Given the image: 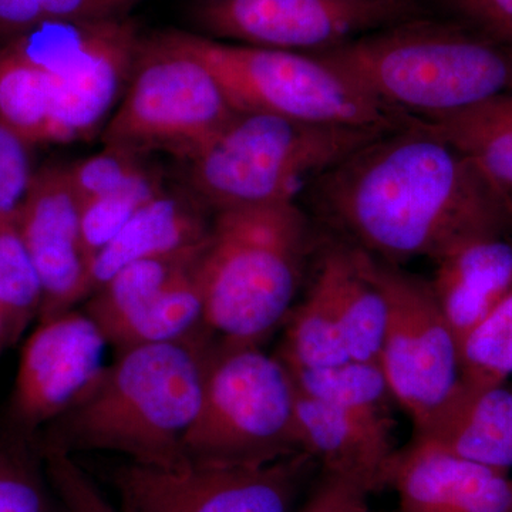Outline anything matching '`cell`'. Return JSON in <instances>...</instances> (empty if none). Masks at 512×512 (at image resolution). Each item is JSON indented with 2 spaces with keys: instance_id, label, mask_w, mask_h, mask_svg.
I'll use <instances>...</instances> for the list:
<instances>
[{
  "instance_id": "6da1fadb",
  "label": "cell",
  "mask_w": 512,
  "mask_h": 512,
  "mask_svg": "<svg viewBox=\"0 0 512 512\" xmlns=\"http://www.w3.org/2000/svg\"><path fill=\"white\" fill-rule=\"evenodd\" d=\"M318 184L323 207L355 247L390 264L437 262L512 232L511 195L419 120L360 148Z\"/></svg>"
},
{
  "instance_id": "7a4b0ae2",
  "label": "cell",
  "mask_w": 512,
  "mask_h": 512,
  "mask_svg": "<svg viewBox=\"0 0 512 512\" xmlns=\"http://www.w3.org/2000/svg\"><path fill=\"white\" fill-rule=\"evenodd\" d=\"M217 340L207 329L177 342L120 352L73 409L50 424L45 446L109 451L127 461L178 467L188 461L184 437L200 409Z\"/></svg>"
},
{
  "instance_id": "3957f363",
  "label": "cell",
  "mask_w": 512,
  "mask_h": 512,
  "mask_svg": "<svg viewBox=\"0 0 512 512\" xmlns=\"http://www.w3.org/2000/svg\"><path fill=\"white\" fill-rule=\"evenodd\" d=\"M383 106L414 120L453 116L512 92V43L400 23L311 53Z\"/></svg>"
},
{
  "instance_id": "277c9868",
  "label": "cell",
  "mask_w": 512,
  "mask_h": 512,
  "mask_svg": "<svg viewBox=\"0 0 512 512\" xmlns=\"http://www.w3.org/2000/svg\"><path fill=\"white\" fill-rule=\"evenodd\" d=\"M308 224L295 201L218 211L197 266L204 328L220 345L259 346L286 318Z\"/></svg>"
},
{
  "instance_id": "5b68a950",
  "label": "cell",
  "mask_w": 512,
  "mask_h": 512,
  "mask_svg": "<svg viewBox=\"0 0 512 512\" xmlns=\"http://www.w3.org/2000/svg\"><path fill=\"white\" fill-rule=\"evenodd\" d=\"M390 131L238 113L188 158V181L217 212L295 201L303 185Z\"/></svg>"
},
{
  "instance_id": "8992f818",
  "label": "cell",
  "mask_w": 512,
  "mask_h": 512,
  "mask_svg": "<svg viewBox=\"0 0 512 512\" xmlns=\"http://www.w3.org/2000/svg\"><path fill=\"white\" fill-rule=\"evenodd\" d=\"M173 36L207 66L238 113L383 130H399L414 121L373 100L311 53L218 42L185 33Z\"/></svg>"
},
{
  "instance_id": "52a82bcc",
  "label": "cell",
  "mask_w": 512,
  "mask_h": 512,
  "mask_svg": "<svg viewBox=\"0 0 512 512\" xmlns=\"http://www.w3.org/2000/svg\"><path fill=\"white\" fill-rule=\"evenodd\" d=\"M194 461H272L301 453L296 390L278 357L218 343L184 437Z\"/></svg>"
},
{
  "instance_id": "ba28073f",
  "label": "cell",
  "mask_w": 512,
  "mask_h": 512,
  "mask_svg": "<svg viewBox=\"0 0 512 512\" xmlns=\"http://www.w3.org/2000/svg\"><path fill=\"white\" fill-rule=\"evenodd\" d=\"M237 114L207 66L168 33L140 43L103 143L141 156L165 151L187 161Z\"/></svg>"
},
{
  "instance_id": "9c48e42d",
  "label": "cell",
  "mask_w": 512,
  "mask_h": 512,
  "mask_svg": "<svg viewBox=\"0 0 512 512\" xmlns=\"http://www.w3.org/2000/svg\"><path fill=\"white\" fill-rule=\"evenodd\" d=\"M49 74L52 143L92 136L126 92L136 63L137 30L121 18L45 23L8 40Z\"/></svg>"
},
{
  "instance_id": "30bf717a",
  "label": "cell",
  "mask_w": 512,
  "mask_h": 512,
  "mask_svg": "<svg viewBox=\"0 0 512 512\" xmlns=\"http://www.w3.org/2000/svg\"><path fill=\"white\" fill-rule=\"evenodd\" d=\"M316 461L296 453L272 461H194L157 467L126 461L111 483L119 512H292Z\"/></svg>"
},
{
  "instance_id": "8fae6325",
  "label": "cell",
  "mask_w": 512,
  "mask_h": 512,
  "mask_svg": "<svg viewBox=\"0 0 512 512\" xmlns=\"http://www.w3.org/2000/svg\"><path fill=\"white\" fill-rule=\"evenodd\" d=\"M366 255L370 275L387 303L380 366L394 400L409 413L417 429L460 383L456 336L430 282Z\"/></svg>"
},
{
  "instance_id": "7c38bea8",
  "label": "cell",
  "mask_w": 512,
  "mask_h": 512,
  "mask_svg": "<svg viewBox=\"0 0 512 512\" xmlns=\"http://www.w3.org/2000/svg\"><path fill=\"white\" fill-rule=\"evenodd\" d=\"M410 0H204L205 29L241 45L323 52L417 15Z\"/></svg>"
},
{
  "instance_id": "4fadbf2b",
  "label": "cell",
  "mask_w": 512,
  "mask_h": 512,
  "mask_svg": "<svg viewBox=\"0 0 512 512\" xmlns=\"http://www.w3.org/2000/svg\"><path fill=\"white\" fill-rule=\"evenodd\" d=\"M107 340L86 312L37 322L20 355L10 417L23 437L50 426L99 382Z\"/></svg>"
},
{
  "instance_id": "5bb4252c",
  "label": "cell",
  "mask_w": 512,
  "mask_h": 512,
  "mask_svg": "<svg viewBox=\"0 0 512 512\" xmlns=\"http://www.w3.org/2000/svg\"><path fill=\"white\" fill-rule=\"evenodd\" d=\"M16 218L42 284L39 322L72 311L92 295V266L84 251L82 202L67 167L33 173Z\"/></svg>"
},
{
  "instance_id": "9a60e30c",
  "label": "cell",
  "mask_w": 512,
  "mask_h": 512,
  "mask_svg": "<svg viewBox=\"0 0 512 512\" xmlns=\"http://www.w3.org/2000/svg\"><path fill=\"white\" fill-rule=\"evenodd\" d=\"M387 487L402 512H508L512 480L505 471L471 463L413 441L396 451Z\"/></svg>"
},
{
  "instance_id": "2e32d148",
  "label": "cell",
  "mask_w": 512,
  "mask_h": 512,
  "mask_svg": "<svg viewBox=\"0 0 512 512\" xmlns=\"http://www.w3.org/2000/svg\"><path fill=\"white\" fill-rule=\"evenodd\" d=\"M207 241L124 266L93 293L86 313L107 343L124 352L151 338L170 302L171 288L197 268Z\"/></svg>"
},
{
  "instance_id": "e0dca14e",
  "label": "cell",
  "mask_w": 512,
  "mask_h": 512,
  "mask_svg": "<svg viewBox=\"0 0 512 512\" xmlns=\"http://www.w3.org/2000/svg\"><path fill=\"white\" fill-rule=\"evenodd\" d=\"M296 419L301 450L323 468V473L349 478L372 494L387 487V474L396 454L393 429L366 423L298 390Z\"/></svg>"
},
{
  "instance_id": "ac0fdd59",
  "label": "cell",
  "mask_w": 512,
  "mask_h": 512,
  "mask_svg": "<svg viewBox=\"0 0 512 512\" xmlns=\"http://www.w3.org/2000/svg\"><path fill=\"white\" fill-rule=\"evenodd\" d=\"M414 441L481 464L512 468V392L504 386L468 389L458 383L437 412L414 429Z\"/></svg>"
},
{
  "instance_id": "d6986e66",
  "label": "cell",
  "mask_w": 512,
  "mask_h": 512,
  "mask_svg": "<svg viewBox=\"0 0 512 512\" xmlns=\"http://www.w3.org/2000/svg\"><path fill=\"white\" fill-rule=\"evenodd\" d=\"M197 195L164 190L120 229L92 264V295L124 266L200 247L210 235Z\"/></svg>"
},
{
  "instance_id": "ffe728a7",
  "label": "cell",
  "mask_w": 512,
  "mask_h": 512,
  "mask_svg": "<svg viewBox=\"0 0 512 512\" xmlns=\"http://www.w3.org/2000/svg\"><path fill=\"white\" fill-rule=\"evenodd\" d=\"M430 282L448 325L460 339L512 292V241L468 242L436 262Z\"/></svg>"
},
{
  "instance_id": "44dd1931",
  "label": "cell",
  "mask_w": 512,
  "mask_h": 512,
  "mask_svg": "<svg viewBox=\"0 0 512 512\" xmlns=\"http://www.w3.org/2000/svg\"><path fill=\"white\" fill-rule=\"evenodd\" d=\"M322 268L329 276L333 308L350 360L380 362L387 303L370 275L367 255L355 245L330 249Z\"/></svg>"
},
{
  "instance_id": "7402d4cb",
  "label": "cell",
  "mask_w": 512,
  "mask_h": 512,
  "mask_svg": "<svg viewBox=\"0 0 512 512\" xmlns=\"http://www.w3.org/2000/svg\"><path fill=\"white\" fill-rule=\"evenodd\" d=\"M419 121L476 161L512 197V92L453 116Z\"/></svg>"
},
{
  "instance_id": "603a6c76",
  "label": "cell",
  "mask_w": 512,
  "mask_h": 512,
  "mask_svg": "<svg viewBox=\"0 0 512 512\" xmlns=\"http://www.w3.org/2000/svg\"><path fill=\"white\" fill-rule=\"evenodd\" d=\"M288 372L298 392L366 423L393 429L392 403L396 400L380 362L348 360L340 365Z\"/></svg>"
},
{
  "instance_id": "cb8c5ba5",
  "label": "cell",
  "mask_w": 512,
  "mask_h": 512,
  "mask_svg": "<svg viewBox=\"0 0 512 512\" xmlns=\"http://www.w3.org/2000/svg\"><path fill=\"white\" fill-rule=\"evenodd\" d=\"M49 74L9 43L0 46V126L28 146L52 143Z\"/></svg>"
},
{
  "instance_id": "d4e9b609",
  "label": "cell",
  "mask_w": 512,
  "mask_h": 512,
  "mask_svg": "<svg viewBox=\"0 0 512 512\" xmlns=\"http://www.w3.org/2000/svg\"><path fill=\"white\" fill-rule=\"evenodd\" d=\"M278 359L288 369H319L350 360L322 266L311 292L291 315Z\"/></svg>"
},
{
  "instance_id": "484cf974",
  "label": "cell",
  "mask_w": 512,
  "mask_h": 512,
  "mask_svg": "<svg viewBox=\"0 0 512 512\" xmlns=\"http://www.w3.org/2000/svg\"><path fill=\"white\" fill-rule=\"evenodd\" d=\"M42 303V284L20 235L15 210L0 217V329L8 348L39 319Z\"/></svg>"
},
{
  "instance_id": "4316f807",
  "label": "cell",
  "mask_w": 512,
  "mask_h": 512,
  "mask_svg": "<svg viewBox=\"0 0 512 512\" xmlns=\"http://www.w3.org/2000/svg\"><path fill=\"white\" fill-rule=\"evenodd\" d=\"M458 369L468 389L504 386L512 376V292L460 339Z\"/></svg>"
},
{
  "instance_id": "83f0119b",
  "label": "cell",
  "mask_w": 512,
  "mask_h": 512,
  "mask_svg": "<svg viewBox=\"0 0 512 512\" xmlns=\"http://www.w3.org/2000/svg\"><path fill=\"white\" fill-rule=\"evenodd\" d=\"M164 190L160 173L148 167L117 190L83 202V244L90 266L120 229Z\"/></svg>"
},
{
  "instance_id": "f1b7e54d",
  "label": "cell",
  "mask_w": 512,
  "mask_h": 512,
  "mask_svg": "<svg viewBox=\"0 0 512 512\" xmlns=\"http://www.w3.org/2000/svg\"><path fill=\"white\" fill-rule=\"evenodd\" d=\"M0 512H64L42 451L35 453L23 436L0 443Z\"/></svg>"
},
{
  "instance_id": "f546056e",
  "label": "cell",
  "mask_w": 512,
  "mask_h": 512,
  "mask_svg": "<svg viewBox=\"0 0 512 512\" xmlns=\"http://www.w3.org/2000/svg\"><path fill=\"white\" fill-rule=\"evenodd\" d=\"M137 0H0V37L6 42L45 23L121 18Z\"/></svg>"
},
{
  "instance_id": "4dcf8cb0",
  "label": "cell",
  "mask_w": 512,
  "mask_h": 512,
  "mask_svg": "<svg viewBox=\"0 0 512 512\" xmlns=\"http://www.w3.org/2000/svg\"><path fill=\"white\" fill-rule=\"evenodd\" d=\"M141 154L123 148L106 147L100 153L67 167L80 202L93 200L128 183L148 165Z\"/></svg>"
},
{
  "instance_id": "1f68e13d",
  "label": "cell",
  "mask_w": 512,
  "mask_h": 512,
  "mask_svg": "<svg viewBox=\"0 0 512 512\" xmlns=\"http://www.w3.org/2000/svg\"><path fill=\"white\" fill-rule=\"evenodd\" d=\"M42 456L64 512H119L74 461L72 454L59 448L43 447Z\"/></svg>"
},
{
  "instance_id": "d6a6232c",
  "label": "cell",
  "mask_w": 512,
  "mask_h": 512,
  "mask_svg": "<svg viewBox=\"0 0 512 512\" xmlns=\"http://www.w3.org/2000/svg\"><path fill=\"white\" fill-rule=\"evenodd\" d=\"M28 144L0 126V217L15 211L32 178Z\"/></svg>"
},
{
  "instance_id": "836d02e7",
  "label": "cell",
  "mask_w": 512,
  "mask_h": 512,
  "mask_svg": "<svg viewBox=\"0 0 512 512\" xmlns=\"http://www.w3.org/2000/svg\"><path fill=\"white\" fill-rule=\"evenodd\" d=\"M369 490L349 478L323 473L308 503L298 512H370Z\"/></svg>"
},
{
  "instance_id": "e575fe53",
  "label": "cell",
  "mask_w": 512,
  "mask_h": 512,
  "mask_svg": "<svg viewBox=\"0 0 512 512\" xmlns=\"http://www.w3.org/2000/svg\"><path fill=\"white\" fill-rule=\"evenodd\" d=\"M468 19L495 39L512 43V0H453Z\"/></svg>"
},
{
  "instance_id": "d590c367",
  "label": "cell",
  "mask_w": 512,
  "mask_h": 512,
  "mask_svg": "<svg viewBox=\"0 0 512 512\" xmlns=\"http://www.w3.org/2000/svg\"><path fill=\"white\" fill-rule=\"evenodd\" d=\"M5 349H8V345H6L5 338H3L2 329H0V352H3Z\"/></svg>"
},
{
  "instance_id": "8d00e7d4",
  "label": "cell",
  "mask_w": 512,
  "mask_h": 512,
  "mask_svg": "<svg viewBox=\"0 0 512 512\" xmlns=\"http://www.w3.org/2000/svg\"><path fill=\"white\" fill-rule=\"evenodd\" d=\"M508 512H512V501H511V505H510V510H508Z\"/></svg>"
}]
</instances>
